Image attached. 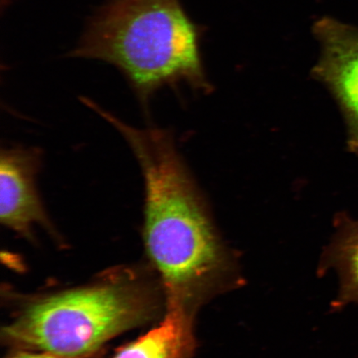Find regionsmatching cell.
<instances>
[{
	"label": "cell",
	"mask_w": 358,
	"mask_h": 358,
	"mask_svg": "<svg viewBox=\"0 0 358 358\" xmlns=\"http://www.w3.org/2000/svg\"><path fill=\"white\" fill-rule=\"evenodd\" d=\"M109 123L141 170L143 235L165 303L196 315L212 299L243 285L238 259L201 207L169 134L154 127H133L115 115Z\"/></svg>",
	"instance_id": "cell-1"
},
{
	"label": "cell",
	"mask_w": 358,
	"mask_h": 358,
	"mask_svg": "<svg viewBox=\"0 0 358 358\" xmlns=\"http://www.w3.org/2000/svg\"><path fill=\"white\" fill-rule=\"evenodd\" d=\"M198 34L180 0H111L69 56L115 66L146 110L160 88L200 77Z\"/></svg>",
	"instance_id": "cell-2"
},
{
	"label": "cell",
	"mask_w": 358,
	"mask_h": 358,
	"mask_svg": "<svg viewBox=\"0 0 358 358\" xmlns=\"http://www.w3.org/2000/svg\"><path fill=\"white\" fill-rule=\"evenodd\" d=\"M158 291L128 273L62 291L26 306L3 329L21 350L89 358L110 339L148 323L161 310Z\"/></svg>",
	"instance_id": "cell-3"
},
{
	"label": "cell",
	"mask_w": 358,
	"mask_h": 358,
	"mask_svg": "<svg viewBox=\"0 0 358 358\" xmlns=\"http://www.w3.org/2000/svg\"><path fill=\"white\" fill-rule=\"evenodd\" d=\"M42 163L38 147H2L0 153V220L25 237H32L35 226L56 235L38 187Z\"/></svg>",
	"instance_id": "cell-4"
},
{
	"label": "cell",
	"mask_w": 358,
	"mask_h": 358,
	"mask_svg": "<svg viewBox=\"0 0 358 358\" xmlns=\"http://www.w3.org/2000/svg\"><path fill=\"white\" fill-rule=\"evenodd\" d=\"M313 31L322 47L317 73L341 107L349 149L358 155V27L324 17Z\"/></svg>",
	"instance_id": "cell-5"
},
{
	"label": "cell",
	"mask_w": 358,
	"mask_h": 358,
	"mask_svg": "<svg viewBox=\"0 0 358 358\" xmlns=\"http://www.w3.org/2000/svg\"><path fill=\"white\" fill-rule=\"evenodd\" d=\"M195 316L181 307L166 306L159 324L114 358H194Z\"/></svg>",
	"instance_id": "cell-6"
},
{
	"label": "cell",
	"mask_w": 358,
	"mask_h": 358,
	"mask_svg": "<svg viewBox=\"0 0 358 358\" xmlns=\"http://www.w3.org/2000/svg\"><path fill=\"white\" fill-rule=\"evenodd\" d=\"M320 272L334 271L338 278V295L334 307L358 304V221L343 218L337 234L326 246Z\"/></svg>",
	"instance_id": "cell-7"
},
{
	"label": "cell",
	"mask_w": 358,
	"mask_h": 358,
	"mask_svg": "<svg viewBox=\"0 0 358 358\" xmlns=\"http://www.w3.org/2000/svg\"><path fill=\"white\" fill-rule=\"evenodd\" d=\"M7 358H66L64 357L57 356L52 355V353L38 352V351H29V350H21L13 353L12 355Z\"/></svg>",
	"instance_id": "cell-8"
}]
</instances>
